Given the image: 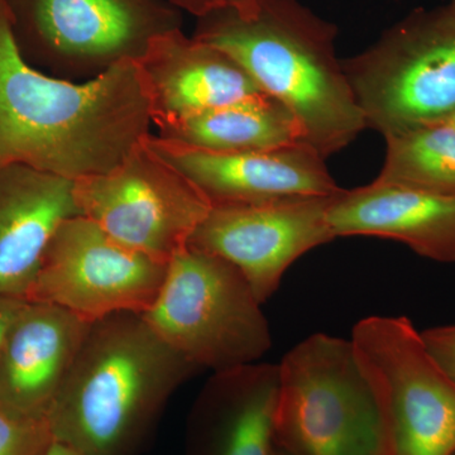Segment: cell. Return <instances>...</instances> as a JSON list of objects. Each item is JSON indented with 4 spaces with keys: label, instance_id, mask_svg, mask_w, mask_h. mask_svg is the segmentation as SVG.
Returning <instances> with one entry per match:
<instances>
[{
    "label": "cell",
    "instance_id": "7402d4cb",
    "mask_svg": "<svg viewBox=\"0 0 455 455\" xmlns=\"http://www.w3.org/2000/svg\"><path fill=\"white\" fill-rule=\"evenodd\" d=\"M179 11L188 12L194 17L200 18L220 11V9H235L241 16H250L259 7V0H166Z\"/></svg>",
    "mask_w": 455,
    "mask_h": 455
},
{
    "label": "cell",
    "instance_id": "3957f363",
    "mask_svg": "<svg viewBox=\"0 0 455 455\" xmlns=\"http://www.w3.org/2000/svg\"><path fill=\"white\" fill-rule=\"evenodd\" d=\"M196 20L193 37L235 57L292 113L305 142L323 157L367 130L337 55V26L299 0H259L250 16L220 9Z\"/></svg>",
    "mask_w": 455,
    "mask_h": 455
},
{
    "label": "cell",
    "instance_id": "603a6c76",
    "mask_svg": "<svg viewBox=\"0 0 455 455\" xmlns=\"http://www.w3.org/2000/svg\"><path fill=\"white\" fill-rule=\"evenodd\" d=\"M26 302L25 300H18V299L3 298V296H0V346H2L3 339H4L5 334H7L9 326L16 319L18 313H20Z\"/></svg>",
    "mask_w": 455,
    "mask_h": 455
},
{
    "label": "cell",
    "instance_id": "9c48e42d",
    "mask_svg": "<svg viewBox=\"0 0 455 455\" xmlns=\"http://www.w3.org/2000/svg\"><path fill=\"white\" fill-rule=\"evenodd\" d=\"M83 217L132 250L170 263L190 241L212 204L178 169L147 145L118 166L74 181Z\"/></svg>",
    "mask_w": 455,
    "mask_h": 455
},
{
    "label": "cell",
    "instance_id": "9a60e30c",
    "mask_svg": "<svg viewBox=\"0 0 455 455\" xmlns=\"http://www.w3.org/2000/svg\"><path fill=\"white\" fill-rule=\"evenodd\" d=\"M278 364L212 372L188 416L185 455H274Z\"/></svg>",
    "mask_w": 455,
    "mask_h": 455
},
{
    "label": "cell",
    "instance_id": "4316f807",
    "mask_svg": "<svg viewBox=\"0 0 455 455\" xmlns=\"http://www.w3.org/2000/svg\"><path fill=\"white\" fill-rule=\"evenodd\" d=\"M449 8L451 9V11L455 13V0H451V4L448 5Z\"/></svg>",
    "mask_w": 455,
    "mask_h": 455
},
{
    "label": "cell",
    "instance_id": "7c38bea8",
    "mask_svg": "<svg viewBox=\"0 0 455 455\" xmlns=\"http://www.w3.org/2000/svg\"><path fill=\"white\" fill-rule=\"evenodd\" d=\"M146 142L184 173L212 205L331 196L341 190L326 158L305 142L239 154L191 148L154 133Z\"/></svg>",
    "mask_w": 455,
    "mask_h": 455
},
{
    "label": "cell",
    "instance_id": "277c9868",
    "mask_svg": "<svg viewBox=\"0 0 455 455\" xmlns=\"http://www.w3.org/2000/svg\"><path fill=\"white\" fill-rule=\"evenodd\" d=\"M260 307L235 266L187 244L170 260L163 289L142 316L194 366L220 372L256 363L271 348Z\"/></svg>",
    "mask_w": 455,
    "mask_h": 455
},
{
    "label": "cell",
    "instance_id": "7a4b0ae2",
    "mask_svg": "<svg viewBox=\"0 0 455 455\" xmlns=\"http://www.w3.org/2000/svg\"><path fill=\"white\" fill-rule=\"evenodd\" d=\"M197 371L142 314L97 320L47 415L53 440L83 455H140Z\"/></svg>",
    "mask_w": 455,
    "mask_h": 455
},
{
    "label": "cell",
    "instance_id": "30bf717a",
    "mask_svg": "<svg viewBox=\"0 0 455 455\" xmlns=\"http://www.w3.org/2000/svg\"><path fill=\"white\" fill-rule=\"evenodd\" d=\"M167 268L169 263L74 215L51 238L28 301L56 305L89 323L118 313L145 314L163 289Z\"/></svg>",
    "mask_w": 455,
    "mask_h": 455
},
{
    "label": "cell",
    "instance_id": "8992f818",
    "mask_svg": "<svg viewBox=\"0 0 455 455\" xmlns=\"http://www.w3.org/2000/svg\"><path fill=\"white\" fill-rule=\"evenodd\" d=\"M341 64L367 130L386 137L440 123L455 110V13L416 11Z\"/></svg>",
    "mask_w": 455,
    "mask_h": 455
},
{
    "label": "cell",
    "instance_id": "d6986e66",
    "mask_svg": "<svg viewBox=\"0 0 455 455\" xmlns=\"http://www.w3.org/2000/svg\"><path fill=\"white\" fill-rule=\"evenodd\" d=\"M376 181L455 196V128L435 123L383 137Z\"/></svg>",
    "mask_w": 455,
    "mask_h": 455
},
{
    "label": "cell",
    "instance_id": "484cf974",
    "mask_svg": "<svg viewBox=\"0 0 455 455\" xmlns=\"http://www.w3.org/2000/svg\"><path fill=\"white\" fill-rule=\"evenodd\" d=\"M274 455H290L287 454L286 451H283L280 447H276V451H275Z\"/></svg>",
    "mask_w": 455,
    "mask_h": 455
},
{
    "label": "cell",
    "instance_id": "ac0fdd59",
    "mask_svg": "<svg viewBox=\"0 0 455 455\" xmlns=\"http://www.w3.org/2000/svg\"><path fill=\"white\" fill-rule=\"evenodd\" d=\"M156 128L160 139L217 154L263 151L305 142L292 113L268 94L190 114Z\"/></svg>",
    "mask_w": 455,
    "mask_h": 455
},
{
    "label": "cell",
    "instance_id": "2e32d148",
    "mask_svg": "<svg viewBox=\"0 0 455 455\" xmlns=\"http://www.w3.org/2000/svg\"><path fill=\"white\" fill-rule=\"evenodd\" d=\"M74 181L22 166L0 167V296L28 301L57 228L80 215Z\"/></svg>",
    "mask_w": 455,
    "mask_h": 455
},
{
    "label": "cell",
    "instance_id": "cb8c5ba5",
    "mask_svg": "<svg viewBox=\"0 0 455 455\" xmlns=\"http://www.w3.org/2000/svg\"><path fill=\"white\" fill-rule=\"evenodd\" d=\"M44 455H83L77 453L73 448L68 447V445L61 444V443L55 442L53 440L52 444L47 449L46 453Z\"/></svg>",
    "mask_w": 455,
    "mask_h": 455
},
{
    "label": "cell",
    "instance_id": "8fae6325",
    "mask_svg": "<svg viewBox=\"0 0 455 455\" xmlns=\"http://www.w3.org/2000/svg\"><path fill=\"white\" fill-rule=\"evenodd\" d=\"M333 196L212 205L188 244L235 266L263 305L296 260L337 239L328 221Z\"/></svg>",
    "mask_w": 455,
    "mask_h": 455
},
{
    "label": "cell",
    "instance_id": "4fadbf2b",
    "mask_svg": "<svg viewBox=\"0 0 455 455\" xmlns=\"http://www.w3.org/2000/svg\"><path fill=\"white\" fill-rule=\"evenodd\" d=\"M90 325L56 305L27 301L0 346V409L46 420Z\"/></svg>",
    "mask_w": 455,
    "mask_h": 455
},
{
    "label": "cell",
    "instance_id": "ffe728a7",
    "mask_svg": "<svg viewBox=\"0 0 455 455\" xmlns=\"http://www.w3.org/2000/svg\"><path fill=\"white\" fill-rule=\"evenodd\" d=\"M52 443L47 420L20 418L0 409V455H44Z\"/></svg>",
    "mask_w": 455,
    "mask_h": 455
},
{
    "label": "cell",
    "instance_id": "52a82bcc",
    "mask_svg": "<svg viewBox=\"0 0 455 455\" xmlns=\"http://www.w3.org/2000/svg\"><path fill=\"white\" fill-rule=\"evenodd\" d=\"M278 370L277 447L290 455H379L376 403L350 339L310 335Z\"/></svg>",
    "mask_w": 455,
    "mask_h": 455
},
{
    "label": "cell",
    "instance_id": "ba28073f",
    "mask_svg": "<svg viewBox=\"0 0 455 455\" xmlns=\"http://www.w3.org/2000/svg\"><path fill=\"white\" fill-rule=\"evenodd\" d=\"M350 341L372 391L379 455H455V381L406 316H370Z\"/></svg>",
    "mask_w": 455,
    "mask_h": 455
},
{
    "label": "cell",
    "instance_id": "44dd1931",
    "mask_svg": "<svg viewBox=\"0 0 455 455\" xmlns=\"http://www.w3.org/2000/svg\"><path fill=\"white\" fill-rule=\"evenodd\" d=\"M420 334L431 357L455 381V324L435 326Z\"/></svg>",
    "mask_w": 455,
    "mask_h": 455
},
{
    "label": "cell",
    "instance_id": "5b68a950",
    "mask_svg": "<svg viewBox=\"0 0 455 455\" xmlns=\"http://www.w3.org/2000/svg\"><path fill=\"white\" fill-rule=\"evenodd\" d=\"M23 59L68 82L139 62L155 38L182 29L166 0H2Z\"/></svg>",
    "mask_w": 455,
    "mask_h": 455
},
{
    "label": "cell",
    "instance_id": "d4e9b609",
    "mask_svg": "<svg viewBox=\"0 0 455 455\" xmlns=\"http://www.w3.org/2000/svg\"><path fill=\"white\" fill-rule=\"evenodd\" d=\"M440 123H443V124L451 125V127L455 128V110L453 113L449 114L447 118L443 119V121Z\"/></svg>",
    "mask_w": 455,
    "mask_h": 455
},
{
    "label": "cell",
    "instance_id": "5bb4252c",
    "mask_svg": "<svg viewBox=\"0 0 455 455\" xmlns=\"http://www.w3.org/2000/svg\"><path fill=\"white\" fill-rule=\"evenodd\" d=\"M137 66L155 127L266 94L227 51L182 29L155 38Z\"/></svg>",
    "mask_w": 455,
    "mask_h": 455
},
{
    "label": "cell",
    "instance_id": "6da1fadb",
    "mask_svg": "<svg viewBox=\"0 0 455 455\" xmlns=\"http://www.w3.org/2000/svg\"><path fill=\"white\" fill-rule=\"evenodd\" d=\"M137 62L68 82L20 55L0 0V167L22 164L76 181L113 170L152 133Z\"/></svg>",
    "mask_w": 455,
    "mask_h": 455
},
{
    "label": "cell",
    "instance_id": "e0dca14e",
    "mask_svg": "<svg viewBox=\"0 0 455 455\" xmlns=\"http://www.w3.org/2000/svg\"><path fill=\"white\" fill-rule=\"evenodd\" d=\"M328 221L335 238L394 239L425 259L455 263V196L373 180L335 194Z\"/></svg>",
    "mask_w": 455,
    "mask_h": 455
}]
</instances>
